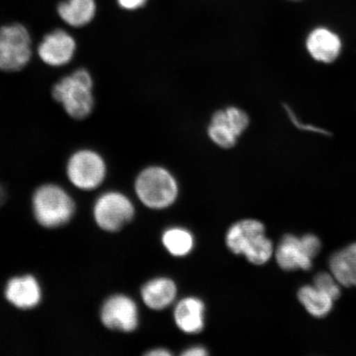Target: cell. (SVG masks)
Instances as JSON below:
<instances>
[{
	"label": "cell",
	"instance_id": "obj_1",
	"mask_svg": "<svg viewBox=\"0 0 356 356\" xmlns=\"http://www.w3.org/2000/svg\"><path fill=\"white\" fill-rule=\"evenodd\" d=\"M78 202L72 191L58 182L39 185L31 198L33 220L43 229L57 230L70 225L78 213Z\"/></svg>",
	"mask_w": 356,
	"mask_h": 356
},
{
	"label": "cell",
	"instance_id": "obj_2",
	"mask_svg": "<svg viewBox=\"0 0 356 356\" xmlns=\"http://www.w3.org/2000/svg\"><path fill=\"white\" fill-rule=\"evenodd\" d=\"M51 93L67 115L77 121L88 118L95 108V80L84 67H76L62 75L53 84Z\"/></svg>",
	"mask_w": 356,
	"mask_h": 356
},
{
	"label": "cell",
	"instance_id": "obj_3",
	"mask_svg": "<svg viewBox=\"0 0 356 356\" xmlns=\"http://www.w3.org/2000/svg\"><path fill=\"white\" fill-rule=\"evenodd\" d=\"M91 215L97 229L108 234H118L134 220L136 208L124 191L106 189L96 193Z\"/></svg>",
	"mask_w": 356,
	"mask_h": 356
},
{
	"label": "cell",
	"instance_id": "obj_4",
	"mask_svg": "<svg viewBox=\"0 0 356 356\" xmlns=\"http://www.w3.org/2000/svg\"><path fill=\"white\" fill-rule=\"evenodd\" d=\"M65 173L73 189L82 193H97L108 178V163L99 151L81 148L70 154L67 160Z\"/></svg>",
	"mask_w": 356,
	"mask_h": 356
},
{
	"label": "cell",
	"instance_id": "obj_5",
	"mask_svg": "<svg viewBox=\"0 0 356 356\" xmlns=\"http://www.w3.org/2000/svg\"><path fill=\"white\" fill-rule=\"evenodd\" d=\"M226 244L237 255H244L254 265H264L273 253V244L265 235V226L256 220H244L230 227Z\"/></svg>",
	"mask_w": 356,
	"mask_h": 356
},
{
	"label": "cell",
	"instance_id": "obj_6",
	"mask_svg": "<svg viewBox=\"0 0 356 356\" xmlns=\"http://www.w3.org/2000/svg\"><path fill=\"white\" fill-rule=\"evenodd\" d=\"M35 53L32 33L20 22L0 26V70L15 73L29 65Z\"/></svg>",
	"mask_w": 356,
	"mask_h": 356
},
{
	"label": "cell",
	"instance_id": "obj_7",
	"mask_svg": "<svg viewBox=\"0 0 356 356\" xmlns=\"http://www.w3.org/2000/svg\"><path fill=\"white\" fill-rule=\"evenodd\" d=\"M133 188L140 202L152 210H162L171 206L178 193L175 177L158 166L141 169L134 179Z\"/></svg>",
	"mask_w": 356,
	"mask_h": 356
},
{
	"label": "cell",
	"instance_id": "obj_8",
	"mask_svg": "<svg viewBox=\"0 0 356 356\" xmlns=\"http://www.w3.org/2000/svg\"><path fill=\"white\" fill-rule=\"evenodd\" d=\"M99 318L102 326L111 332L132 333L140 324L136 302L124 293L106 296L99 307Z\"/></svg>",
	"mask_w": 356,
	"mask_h": 356
},
{
	"label": "cell",
	"instance_id": "obj_9",
	"mask_svg": "<svg viewBox=\"0 0 356 356\" xmlns=\"http://www.w3.org/2000/svg\"><path fill=\"white\" fill-rule=\"evenodd\" d=\"M77 40L66 26H60L42 35L35 47V54L44 65L53 68L69 65L76 54Z\"/></svg>",
	"mask_w": 356,
	"mask_h": 356
},
{
	"label": "cell",
	"instance_id": "obj_10",
	"mask_svg": "<svg viewBox=\"0 0 356 356\" xmlns=\"http://www.w3.org/2000/svg\"><path fill=\"white\" fill-rule=\"evenodd\" d=\"M3 297L8 305L17 311L37 309L44 299L42 283L33 273L12 275L4 284Z\"/></svg>",
	"mask_w": 356,
	"mask_h": 356
},
{
	"label": "cell",
	"instance_id": "obj_11",
	"mask_svg": "<svg viewBox=\"0 0 356 356\" xmlns=\"http://www.w3.org/2000/svg\"><path fill=\"white\" fill-rule=\"evenodd\" d=\"M306 48L314 60L329 65L339 58L342 42L339 35L331 29L318 26L309 33L306 39Z\"/></svg>",
	"mask_w": 356,
	"mask_h": 356
},
{
	"label": "cell",
	"instance_id": "obj_12",
	"mask_svg": "<svg viewBox=\"0 0 356 356\" xmlns=\"http://www.w3.org/2000/svg\"><path fill=\"white\" fill-rule=\"evenodd\" d=\"M56 11L67 28H86L95 20L99 13L96 0H63L57 4Z\"/></svg>",
	"mask_w": 356,
	"mask_h": 356
},
{
	"label": "cell",
	"instance_id": "obj_13",
	"mask_svg": "<svg viewBox=\"0 0 356 356\" xmlns=\"http://www.w3.org/2000/svg\"><path fill=\"white\" fill-rule=\"evenodd\" d=\"M277 261L280 268L291 271L308 270L313 265V258L307 252L301 238L288 234L280 241L277 250Z\"/></svg>",
	"mask_w": 356,
	"mask_h": 356
},
{
	"label": "cell",
	"instance_id": "obj_14",
	"mask_svg": "<svg viewBox=\"0 0 356 356\" xmlns=\"http://www.w3.org/2000/svg\"><path fill=\"white\" fill-rule=\"evenodd\" d=\"M177 286L171 279L159 277L149 280L140 289V297L149 309L162 310L175 301Z\"/></svg>",
	"mask_w": 356,
	"mask_h": 356
},
{
	"label": "cell",
	"instance_id": "obj_15",
	"mask_svg": "<svg viewBox=\"0 0 356 356\" xmlns=\"http://www.w3.org/2000/svg\"><path fill=\"white\" fill-rule=\"evenodd\" d=\"M175 318L182 332L189 334L202 332L204 325V302L197 298H186L177 305Z\"/></svg>",
	"mask_w": 356,
	"mask_h": 356
},
{
	"label": "cell",
	"instance_id": "obj_16",
	"mask_svg": "<svg viewBox=\"0 0 356 356\" xmlns=\"http://www.w3.org/2000/svg\"><path fill=\"white\" fill-rule=\"evenodd\" d=\"M329 268L341 286H356V243L334 253Z\"/></svg>",
	"mask_w": 356,
	"mask_h": 356
},
{
	"label": "cell",
	"instance_id": "obj_17",
	"mask_svg": "<svg viewBox=\"0 0 356 356\" xmlns=\"http://www.w3.org/2000/svg\"><path fill=\"white\" fill-rule=\"evenodd\" d=\"M298 298L305 309L315 318H324L330 313L333 300L314 286H305L298 292Z\"/></svg>",
	"mask_w": 356,
	"mask_h": 356
},
{
	"label": "cell",
	"instance_id": "obj_18",
	"mask_svg": "<svg viewBox=\"0 0 356 356\" xmlns=\"http://www.w3.org/2000/svg\"><path fill=\"white\" fill-rule=\"evenodd\" d=\"M163 246L172 256L184 257L193 250L194 238L189 231L181 228H171L162 236Z\"/></svg>",
	"mask_w": 356,
	"mask_h": 356
},
{
	"label": "cell",
	"instance_id": "obj_19",
	"mask_svg": "<svg viewBox=\"0 0 356 356\" xmlns=\"http://www.w3.org/2000/svg\"><path fill=\"white\" fill-rule=\"evenodd\" d=\"M208 134L217 145L224 149L232 148L238 139L237 135L225 122L222 111H218L213 115Z\"/></svg>",
	"mask_w": 356,
	"mask_h": 356
},
{
	"label": "cell",
	"instance_id": "obj_20",
	"mask_svg": "<svg viewBox=\"0 0 356 356\" xmlns=\"http://www.w3.org/2000/svg\"><path fill=\"white\" fill-rule=\"evenodd\" d=\"M224 111V118L227 124L238 137L245 130L249 124L248 115L243 111L237 108H229Z\"/></svg>",
	"mask_w": 356,
	"mask_h": 356
},
{
	"label": "cell",
	"instance_id": "obj_21",
	"mask_svg": "<svg viewBox=\"0 0 356 356\" xmlns=\"http://www.w3.org/2000/svg\"><path fill=\"white\" fill-rule=\"evenodd\" d=\"M314 286L326 293L333 300L339 299L341 296L340 284L332 273H318L314 278Z\"/></svg>",
	"mask_w": 356,
	"mask_h": 356
},
{
	"label": "cell",
	"instance_id": "obj_22",
	"mask_svg": "<svg viewBox=\"0 0 356 356\" xmlns=\"http://www.w3.org/2000/svg\"><path fill=\"white\" fill-rule=\"evenodd\" d=\"M286 109L288 111V114L289 115V118H291L292 119L293 124H295L296 126L299 127L300 129H302V130L309 131L310 132L319 134V135H322V136H331V133L327 130H325V129L312 126V124H305L300 123L299 121H297V118H296V115H293L291 109V108H286Z\"/></svg>",
	"mask_w": 356,
	"mask_h": 356
},
{
	"label": "cell",
	"instance_id": "obj_23",
	"mask_svg": "<svg viewBox=\"0 0 356 356\" xmlns=\"http://www.w3.org/2000/svg\"><path fill=\"white\" fill-rule=\"evenodd\" d=\"M118 7L127 12L140 10L146 6L148 0H117Z\"/></svg>",
	"mask_w": 356,
	"mask_h": 356
},
{
	"label": "cell",
	"instance_id": "obj_24",
	"mask_svg": "<svg viewBox=\"0 0 356 356\" xmlns=\"http://www.w3.org/2000/svg\"><path fill=\"white\" fill-rule=\"evenodd\" d=\"M207 355V350L200 346L191 347V348L186 350L184 353H182V355L184 356H204Z\"/></svg>",
	"mask_w": 356,
	"mask_h": 356
},
{
	"label": "cell",
	"instance_id": "obj_25",
	"mask_svg": "<svg viewBox=\"0 0 356 356\" xmlns=\"http://www.w3.org/2000/svg\"><path fill=\"white\" fill-rule=\"evenodd\" d=\"M171 355L170 351L163 348L149 350L148 353H145L146 356H169Z\"/></svg>",
	"mask_w": 356,
	"mask_h": 356
},
{
	"label": "cell",
	"instance_id": "obj_26",
	"mask_svg": "<svg viewBox=\"0 0 356 356\" xmlns=\"http://www.w3.org/2000/svg\"><path fill=\"white\" fill-rule=\"evenodd\" d=\"M8 200V195L7 190L4 188L3 185L0 182V210L4 206L7 204Z\"/></svg>",
	"mask_w": 356,
	"mask_h": 356
},
{
	"label": "cell",
	"instance_id": "obj_27",
	"mask_svg": "<svg viewBox=\"0 0 356 356\" xmlns=\"http://www.w3.org/2000/svg\"><path fill=\"white\" fill-rule=\"evenodd\" d=\"M80 30L83 31V32H84V33L89 34V33H92L93 31H95L96 29L95 28H93L92 26L89 25V26H86V28H84V29H80ZM104 33H106V32H104ZM108 33L109 35H113V37L118 38V40H120V41H122L123 43H124V42L123 41V39L118 37V35L113 34V33ZM124 44H126V43H124Z\"/></svg>",
	"mask_w": 356,
	"mask_h": 356
},
{
	"label": "cell",
	"instance_id": "obj_28",
	"mask_svg": "<svg viewBox=\"0 0 356 356\" xmlns=\"http://www.w3.org/2000/svg\"><path fill=\"white\" fill-rule=\"evenodd\" d=\"M291 1H300V0H291Z\"/></svg>",
	"mask_w": 356,
	"mask_h": 356
}]
</instances>
